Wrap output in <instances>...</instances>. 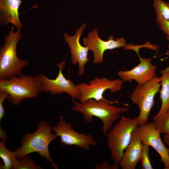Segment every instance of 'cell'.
Returning a JSON list of instances; mask_svg holds the SVG:
<instances>
[{
    "label": "cell",
    "mask_w": 169,
    "mask_h": 169,
    "mask_svg": "<svg viewBox=\"0 0 169 169\" xmlns=\"http://www.w3.org/2000/svg\"><path fill=\"white\" fill-rule=\"evenodd\" d=\"M72 100L74 105L71 107V110L81 113L86 123L92 122L93 116L102 121L103 126L101 129L105 137L114 122L120 117V114L129 110L127 107L113 106L110 102L105 99L96 100L90 98L83 103L76 101L75 99H72Z\"/></svg>",
    "instance_id": "6da1fadb"
},
{
    "label": "cell",
    "mask_w": 169,
    "mask_h": 169,
    "mask_svg": "<svg viewBox=\"0 0 169 169\" xmlns=\"http://www.w3.org/2000/svg\"><path fill=\"white\" fill-rule=\"evenodd\" d=\"M37 128L33 133H26L23 136L21 146L13 151L17 158L20 159L30 153L37 152L41 157L51 162L54 168L58 169L51 158L49 150V144L58 136L55 132L52 133V127L44 120L38 123Z\"/></svg>",
    "instance_id": "7a4b0ae2"
},
{
    "label": "cell",
    "mask_w": 169,
    "mask_h": 169,
    "mask_svg": "<svg viewBox=\"0 0 169 169\" xmlns=\"http://www.w3.org/2000/svg\"><path fill=\"white\" fill-rule=\"evenodd\" d=\"M5 38V43L0 48V80L7 79L21 76L23 68L28 65V60L20 59L17 57L16 48L23 35L20 29L14 32V26Z\"/></svg>",
    "instance_id": "3957f363"
},
{
    "label": "cell",
    "mask_w": 169,
    "mask_h": 169,
    "mask_svg": "<svg viewBox=\"0 0 169 169\" xmlns=\"http://www.w3.org/2000/svg\"><path fill=\"white\" fill-rule=\"evenodd\" d=\"M0 90L8 93V101L18 106L24 99L36 97L43 89L39 75L29 74L0 80Z\"/></svg>",
    "instance_id": "277c9868"
},
{
    "label": "cell",
    "mask_w": 169,
    "mask_h": 169,
    "mask_svg": "<svg viewBox=\"0 0 169 169\" xmlns=\"http://www.w3.org/2000/svg\"><path fill=\"white\" fill-rule=\"evenodd\" d=\"M137 119L138 116L131 119L121 116L119 121L106 134L112 158L118 167L124 151L130 143L132 132L139 125Z\"/></svg>",
    "instance_id": "5b68a950"
},
{
    "label": "cell",
    "mask_w": 169,
    "mask_h": 169,
    "mask_svg": "<svg viewBox=\"0 0 169 169\" xmlns=\"http://www.w3.org/2000/svg\"><path fill=\"white\" fill-rule=\"evenodd\" d=\"M161 80V77L159 78L156 74L143 85L137 86L131 95V100L140 110L137 120L139 126L147 123L150 111L154 104V97L160 90L159 83Z\"/></svg>",
    "instance_id": "8992f818"
},
{
    "label": "cell",
    "mask_w": 169,
    "mask_h": 169,
    "mask_svg": "<svg viewBox=\"0 0 169 169\" xmlns=\"http://www.w3.org/2000/svg\"><path fill=\"white\" fill-rule=\"evenodd\" d=\"M124 82L121 79L110 80L106 77L99 78L96 76L89 82V84L82 82L76 85L80 94L79 100L80 102L83 103L90 98L96 100L104 99L103 95L105 90H108L113 93L118 92Z\"/></svg>",
    "instance_id": "52a82bcc"
},
{
    "label": "cell",
    "mask_w": 169,
    "mask_h": 169,
    "mask_svg": "<svg viewBox=\"0 0 169 169\" xmlns=\"http://www.w3.org/2000/svg\"><path fill=\"white\" fill-rule=\"evenodd\" d=\"M60 122L56 125L52 127V130L60 137L59 142L62 146L74 145L78 148L88 151L90 146L96 145V142L92 135L76 132L70 123L65 121L63 115L60 116Z\"/></svg>",
    "instance_id": "ba28073f"
},
{
    "label": "cell",
    "mask_w": 169,
    "mask_h": 169,
    "mask_svg": "<svg viewBox=\"0 0 169 169\" xmlns=\"http://www.w3.org/2000/svg\"><path fill=\"white\" fill-rule=\"evenodd\" d=\"M65 65V61L63 60L56 65L59 71L55 79H51L44 74H39V77L43 86V91L49 92L52 95L64 92L68 94L72 99H79L80 94L76 85L70 79H67L62 73V70Z\"/></svg>",
    "instance_id": "9c48e42d"
},
{
    "label": "cell",
    "mask_w": 169,
    "mask_h": 169,
    "mask_svg": "<svg viewBox=\"0 0 169 169\" xmlns=\"http://www.w3.org/2000/svg\"><path fill=\"white\" fill-rule=\"evenodd\" d=\"M108 39L107 41L101 39L98 35L97 28H94L89 33L87 37L83 38L84 45L93 53V63L97 64L103 62V54L106 50L124 47L128 44L123 38H116L115 40L113 36L111 35Z\"/></svg>",
    "instance_id": "30bf717a"
},
{
    "label": "cell",
    "mask_w": 169,
    "mask_h": 169,
    "mask_svg": "<svg viewBox=\"0 0 169 169\" xmlns=\"http://www.w3.org/2000/svg\"><path fill=\"white\" fill-rule=\"evenodd\" d=\"M138 134L142 143L152 147L158 153L161 161L164 163L165 169H169V152L161 140L160 132L153 122H150L145 125L138 127Z\"/></svg>",
    "instance_id": "8fae6325"
},
{
    "label": "cell",
    "mask_w": 169,
    "mask_h": 169,
    "mask_svg": "<svg viewBox=\"0 0 169 169\" xmlns=\"http://www.w3.org/2000/svg\"><path fill=\"white\" fill-rule=\"evenodd\" d=\"M86 26V23H83L76 29V33L73 36L66 33H63L64 38L70 48L72 64L75 65L78 64V74L81 76L84 74L85 65L89 60L87 58L88 48L82 46L79 42L80 38Z\"/></svg>",
    "instance_id": "7c38bea8"
},
{
    "label": "cell",
    "mask_w": 169,
    "mask_h": 169,
    "mask_svg": "<svg viewBox=\"0 0 169 169\" xmlns=\"http://www.w3.org/2000/svg\"><path fill=\"white\" fill-rule=\"evenodd\" d=\"M140 63L131 69L120 70L117 73L120 79L131 82L136 81L137 85L141 86L156 75V67L151 62L152 58H143L138 55Z\"/></svg>",
    "instance_id": "4fadbf2b"
},
{
    "label": "cell",
    "mask_w": 169,
    "mask_h": 169,
    "mask_svg": "<svg viewBox=\"0 0 169 169\" xmlns=\"http://www.w3.org/2000/svg\"><path fill=\"white\" fill-rule=\"evenodd\" d=\"M138 127L133 131L130 143L121 159L119 166L122 169H135L141 161L142 143L138 135Z\"/></svg>",
    "instance_id": "5bb4252c"
},
{
    "label": "cell",
    "mask_w": 169,
    "mask_h": 169,
    "mask_svg": "<svg viewBox=\"0 0 169 169\" xmlns=\"http://www.w3.org/2000/svg\"><path fill=\"white\" fill-rule=\"evenodd\" d=\"M22 0H0V24L4 26L10 23L17 29H20L23 26L19 18L18 10Z\"/></svg>",
    "instance_id": "9a60e30c"
},
{
    "label": "cell",
    "mask_w": 169,
    "mask_h": 169,
    "mask_svg": "<svg viewBox=\"0 0 169 169\" xmlns=\"http://www.w3.org/2000/svg\"><path fill=\"white\" fill-rule=\"evenodd\" d=\"M160 73L161 75L160 84L161 88L159 92L161 105L156 116L161 115L169 107V66L161 70Z\"/></svg>",
    "instance_id": "2e32d148"
},
{
    "label": "cell",
    "mask_w": 169,
    "mask_h": 169,
    "mask_svg": "<svg viewBox=\"0 0 169 169\" xmlns=\"http://www.w3.org/2000/svg\"><path fill=\"white\" fill-rule=\"evenodd\" d=\"M6 138H3L0 141V157L3 162L0 163L1 169H15L19 160L17 158L14 151L8 150L5 145Z\"/></svg>",
    "instance_id": "e0dca14e"
},
{
    "label": "cell",
    "mask_w": 169,
    "mask_h": 169,
    "mask_svg": "<svg viewBox=\"0 0 169 169\" xmlns=\"http://www.w3.org/2000/svg\"><path fill=\"white\" fill-rule=\"evenodd\" d=\"M153 123L161 134L169 135V107L164 112L153 118Z\"/></svg>",
    "instance_id": "ac0fdd59"
},
{
    "label": "cell",
    "mask_w": 169,
    "mask_h": 169,
    "mask_svg": "<svg viewBox=\"0 0 169 169\" xmlns=\"http://www.w3.org/2000/svg\"><path fill=\"white\" fill-rule=\"evenodd\" d=\"M153 7L156 18L169 21V3L161 0H154Z\"/></svg>",
    "instance_id": "d6986e66"
},
{
    "label": "cell",
    "mask_w": 169,
    "mask_h": 169,
    "mask_svg": "<svg viewBox=\"0 0 169 169\" xmlns=\"http://www.w3.org/2000/svg\"><path fill=\"white\" fill-rule=\"evenodd\" d=\"M19 160V162L15 169H43L41 166L37 165L29 156H27Z\"/></svg>",
    "instance_id": "ffe728a7"
},
{
    "label": "cell",
    "mask_w": 169,
    "mask_h": 169,
    "mask_svg": "<svg viewBox=\"0 0 169 169\" xmlns=\"http://www.w3.org/2000/svg\"><path fill=\"white\" fill-rule=\"evenodd\" d=\"M142 143L141 161L142 164V169H153L151 164L148 156L149 150V146L145 143Z\"/></svg>",
    "instance_id": "44dd1931"
},
{
    "label": "cell",
    "mask_w": 169,
    "mask_h": 169,
    "mask_svg": "<svg viewBox=\"0 0 169 169\" xmlns=\"http://www.w3.org/2000/svg\"><path fill=\"white\" fill-rule=\"evenodd\" d=\"M156 21L161 31L169 37V21L157 18Z\"/></svg>",
    "instance_id": "7402d4cb"
},
{
    "label": "cell",
    "mask_w": 169,
    "mask_h": 169,
    "mask_svg": "<svg viewBox=\"0 0 169 169\" xmlns=\"http://www.w3.org/2000/svg\"><path fill=\"white\" fill-rule=\"evenodd\" d=\"M9 95L7 92L0 90V121L4 115L5 110L3 106L4 101L8 99Z\"/></svg>",
    "instance_id": "603a6c76"
},
{
    "label": "cell",
    "mask_w": 169,
    "mask_h": 169,
    "mask_svg": "<svg viewBox=\"0 0 169 169\" xmlns=\"http://www.w3.org/2000/svg\"><path fill=\"white\" fill-rule=\"evenodd\" d=\"M118 167L116 163H114L113 165H110L109 162L106 160L100 164L97 163L95 165L96 169H117Z\"/></svg>",
    "instance_id": "cb8c5ba5"
},
{
    "label": "cell",
    "mask_w": 169,
    "mask_h": 169,
    "mask_svg": "<svg viewBox=\"0 0 169 169\" xmlns=\"http://www.w3.org/2000/svg\"><path fill=\"white\" fill-rule=\"evenodd\" d=\"M163 142L164 144L169 146V135H165L164 136Z\"/></svg>",
    "instance_id": "d4e9b609"
},
{
    "label": "cell",
    "mask_w": 169,
    "mask_h": 169,
    "mask_svg": "<svg viewBox=\"0 0 169 169\" xmlns=\"http://www.w3.org/2000/svg\"><path fill=\"white\" fill-rule=\"evenodd\" d=\"M0 138H6L7 139V136L5 132V131L1 129V128H0Z\"/></svg>",
    "instance_id": "484cf974"
},
{
    "label": "cell",
    "mask_w": 169,
    "mask_h": 169,
    "mask_svg": "<svg viewBox=\"0 0 169 169\" xmlns=\"http://www.w3.org/2000/svg\"><path fill=\"white\" fill-rule=\"evenodd\" d=\"M166 38L168 42V49L166 50V54L169 58V37L167 36Z\"/></svg>",
    "instance_id": "4316f807"
},
{
    "label": "cell",
    "mask_w": 169,
    "mask_h": 169,
    "mask_svg": "<svg viewBox=\"0 0 169 169\" xmlns=\"http://www.w3.org/2000/svg\"><path fill=\"white\" fill-rule=\"evenodd\" d=\"M169 152V148L168 149Z\"/></svg>",
    "instance_id": "83f0119b"
}]
</instances>
